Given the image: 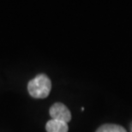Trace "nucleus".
<instances>
[{
	"instance_id": "1",
	"label": "nucleus",
	"mask_w": 132,
	"mask_h": 132,
	"mask_svg": "<svg viewBox=\"0 0 132 132\" xmlns=\"http://www.w3.org/2000/svg\"><path fill=\"white\" fill-rule=\"evenodd\" d=\"M52 89V82L45 74H39L29 81L27 90L32 97L43 99L49 95Z\"/></svg>"
},
{
	"instance_id": "2",
	"label": "nucleus",
	"mask_w": 132,
	"mask_h": 132,
	"mask_svg": "<svg viewBox=\"0 0 132 132\" xmlns=\"http://www.w3.org/2000/svg\"><path fill=\"white\" fill-rule=\"evenodd\" d=\"M50 115L52 119L60 120L65 123H69L71 119V113L68 108L63 103H55L50 108Z\"/></svg>"
},
{
	"instance_id": "3",
	"label": "nucleus",
	"mask_w": 132,
	"mask_h": 132,
	"mask_svg": "<svg viewBox=\"0 0 132 132\" xmlns=\"http://www.w3.org/2000/svg\"><path fill=\"white\" fill-rule=\"evenodd\" d=\"M46 129L47 132H68V123L57 119H51L46 123Z\"/></svg>"
},
{
	"instance_id": "4",
	"label": "nucleus",
	"mask_w": 132,
	"mask_h": 132,
	"mask_svg": "<svg viewBox=\"0 0 132 132\" xmlns=\"http://www.w3.org/2000/svg\"><path fill=\"white\" fill-rule=\"evenodd\" d=\"M96 132H126L124 128L117 125H104L98 129Z\"/></svg>"
}]
</instances>
